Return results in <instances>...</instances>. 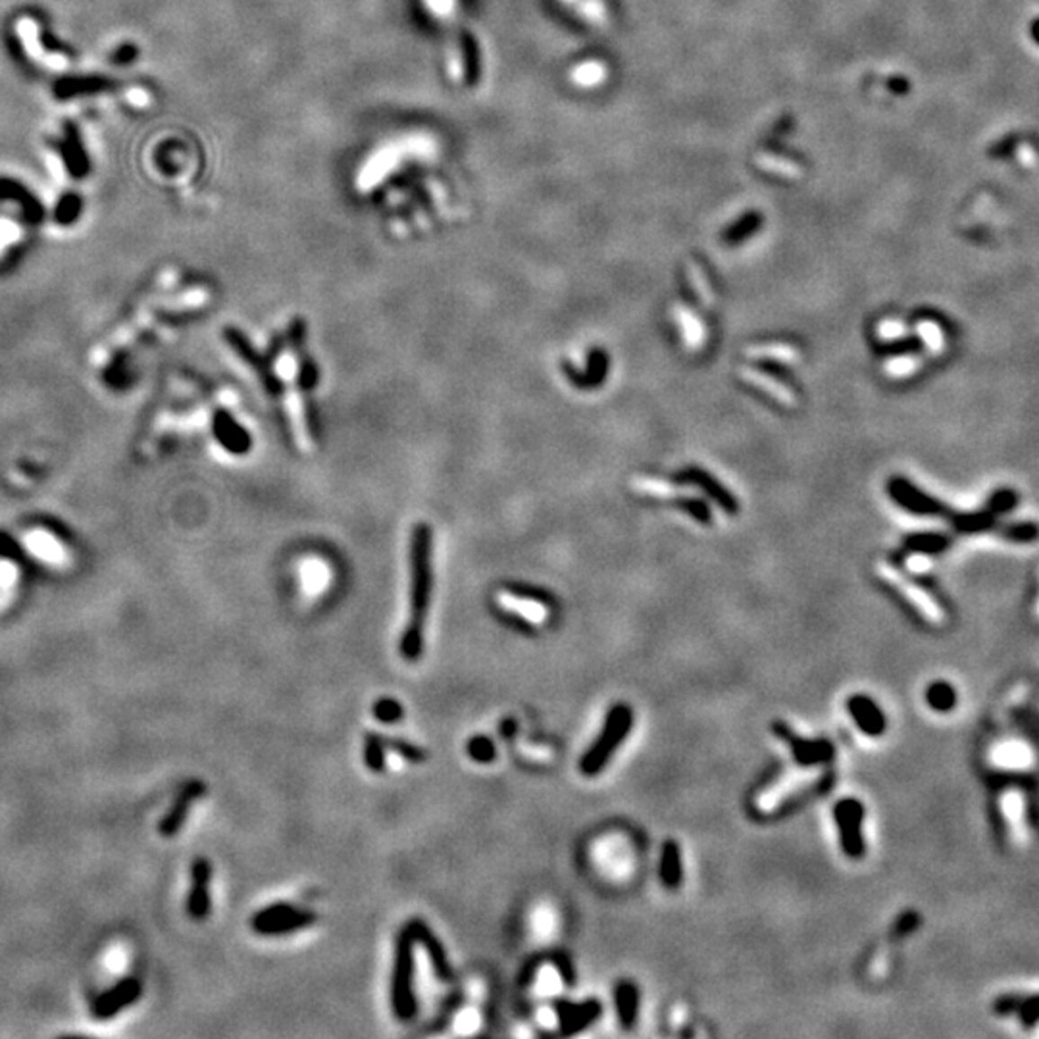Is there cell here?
<instances>
[{"label":"cell","mask_w":1039,"mask_h":1039,"mask_svg":"<svg viewBox=\"0 0 1039 1039\" xmlns=\"http://www.w3.org/2000/svg\"><path fill=\"white\" fill-rule=\"evenodd\" d=\"M431 593L430 568V531L426 526L414 529L413 541V591H410V618L401 639V654L408 662L420 661L423 653V622H426Z\"/></svg>","instance_id":"6da1fadb"},{"label":"cell","mask_w":1039,"mask_h":1039,"mask_svg":"<svg viewBox=\"0 0 1039 1039\" xmlns=\"http://www.w3.org/2000/svg\"><path fill=\"white\" fill-rule=\"evenodd\" d=\"M416 939L410 932V928H403L395 939V959H393V974H391V1007L393 1015L410 1022L418 1013V997L414 990V976H416V956H414Z\"/></svg>","instance_id":"7a4b0ae2"},{"label":"cell","mask_w":1039,"mask_h":1039,"mask_svg":"<svg viewBox=\"0 0 1039 1039\" xmlns=\"http://www.w3.org/2000/svg\"><path fill=\"white\" fill-rule=\"evenodd\" d=\"M820 779H822V770L818 767L806 764L803 768H793L779 776L776 782L768 784L759 793L755 799L757 811L760 814H772L782 809L784 804L791 803L793 799L804 795V793L813 789Z\"/></svg>","instance_id":"3957f363"},{"label":"cell","mask_w":1039,"mask_h":1039,"mask_svg":"<svg viewBox=\"0 0 1039 1039\" xmlns=\"http://www.w3.org/2000/svg\"><path fill=\"white\" fill-rule=\"evenodd\" d=\"M632 722H634V716L627 706L618 705L610 710L603 732H600V735L597 737V742L591 745L590 750H587L582 762H580V768L585 776H595L607 767L608 759L612 757L614 750L618 749V745L624 742V737L627 735V732H630Z\"/></svg>","instance_id":"277c9868"},{"label":"cell","mask_w":1039,"mask_h":1039,"mask_svg":"<svg viewBox=\"0 0 1039 1039\" xmlns=\"http://www.w3.org/2000/svg\"><path fill=\"white\" fill-rule=\"evenodd\" d=\"M876 572H878V576H880L885 583H890L892 587H895V590H897L901 595H903V597L909 600V603H910L916 610H919L929 624L941 626L943 622H946V612H943V608L936 603V600H934L932 597H929V595L922 590V587H919L916 583H912L910 580L901 576V573H899L892 564H887V563H884V560H882V563L876 564Z\"/></svg>","instance_id":"5b68a950"},{"label":"cell","mask_w":1039,"mask_h":1039,"mask_svg":"<svg viewBox=\"0 0 1039 1039\" xmlns=\"http://www.w3.org/2000/svg\"><path fill=\"white\" fill-rule=\"evenodd\" d=\"M141 995H143L141 980L129 976L118 981L114 988L101 993L91 1005V1015L97 1020H111L116 1015H120L121 1010H126L139 1001Z\"/></svg>","instance_id":"8992f818"},{"label":"cell","mask_w":1039,"mask_h":1039,"mask_svg":"<svg viewBox=\"0 0 1039 1039\" xmlns=\"http://www.w3.org/2000/svg\"><path fill=\"white\" fill-rule=\"evenodd\" d=\"M22 545L27 555H31L33 558L52 568H67L72 563L70 551H67L66 545L49 529L43 528L27 529L22 536Z\"/></svg>","instance_id":"52a82bcc"},{"label":"cell","mask_w":1039,"mask_h":1039,"mask_svg":"<svg viewBox=\"0 0 1039 1039\" xmlns=\"http://www.w3.org/2000/svg\"><path fill=\"white\" fill-rule=\"evenodd\" d=\"M863 804L855 799H845L836 804V822L839 830V838L843 851L851 858L863 857L865 841H863Z\"/></svg>","instance_id":"ba28073f"},{"label":"cell","mask_w":1039,"mask_h":1039,"mask_svg":"<svg viewBox=\"0 0 1039 1039\" xmlns=\"http://www.w3.org/2000/svg\"><path fill=\"white\" fill-rule=\"evenodd\" d=\"M406 926L410 928V932H413L416 943H420L422 949L426 951L435 978L443 983L453 981L455 970H453V966H450L445 946L441 943V939L433 934V929L420 919L410 920Z\"/></svg>","instance_id":"9c48e42d"},{"label":"cell","mask_w":1039,"mask_h":1039,"mask_svg":"<svg viewBox=\"0 0 1039 1039\" xmlns=\"http://www.w3.org/2000/svg\"><path fill=\"white\" fill-rule=\"evenodd\" d=\"M210 880L212 865L209 858H197L191 866V892L187 897V912L195 922L209 919L212 901H210Z\"/></svg>","instance_id":"30bf717a"},{"label":"cell","mask_w":1039,"mask_h":1039,"mask_svg":"<svg viewBox=\"0 0 1039 1039\" xmlns=\"http://www.w3.org/2000/svg\"><path fill=\"white\" fill-rule=\"evenodd\" d=\"M204 791H207V786L199 779H191L187 782L182 791L177 793V797L172 804V809L168 811V814L160 820V826L158 831L162 833L164 838H173L177 831H180L185 824V820L191 813V806L197 799H200L204 795Z\"/></svg>","instance_id":"8fae6325"},{"label":"cell","mask_w":1039,"mask_h":1039,"mask_svg":"<svg viewBox=\"0 0 1039 1039\" xmlns=\"http://www.w3.org/2000/svg\"><path fill=\"white\" fill-rule=\"evenodd\" d=\"M555 1010H556L558 1024H560V1034L573 1035V1034L585 1030L591 1022H595L599 1018L600 1005L595 999L582 1003V1005L556 1001Z\"/></svg>","instance_id":"7c38bea8"},{"label":"cell","mask_w":1039,"mask_h":1039,"mask_svg":"<svg viewBox=\"0 0 1039 1039\" xmlns=\"http://www.w3.org/2000/svg\"><path fill=\"white\" fill-rule=\"evenodd\" d=\"M740 377L745 381V384L753 386V387L764 391L767 395H770L772 399L777 401L779 404L789 406V408H793V406L797 404L795 395H793V391H791L787 386L779 384L777 379H774V377H770V376H767V374H762V372L755 370V368L743 366L742 370H740Z\"/></svg>","instance_id":"4fadbf2b"},{"label":"cell","mask_w":1039,"mask_h":1039,"mask_svg":"<svg viewBox=\"0 0 1039 1039\" xmlns=\"http://www.w3.org/2000/svg\"><path fill=\"white\" fill-rule=\"evenodd\" d=\"M314 922H316V912L295 909V910H291V912H287V914L280 916V919H276V920L266 922V924H260V926H256V928H253V929H254L256 934H260V936H270V937H273V936H287V934L298 932V929L308 928V926H312Z\"/></svg>","instance_id":"5bb4252c"},{"label":"cell","mask_w":1039,"mask_h":1039,"mask_svg":"<svg viewBox=\"0 0 1039 1039\" xmlns=\"http://www.w3.org/2000/svg\"><path fill=\"white\" fill-rule=\"evenodd\" d=\"M849 713L853 716V720L857 722V726L863 730L865 733L870 735H880L885 728V720L882 710L872 703V699L863 695H855L849 699Z\"/></svg>","instance_id":"9a60e30c"},{"label":"cell","mask_w":1039,"mask_h":1039,"mask_svg":"<svg viewBox=\"0 0 1039 1039\" xmlns=\"http://www.w3.org/2000/svg\"><path fill=\"white\" fill-rule=\"evenodd\" d=\"M776 733L779 737H784V740L789 742L793 753H795L799 762L804 764H814V762H826L831 755H833V749L828 743H814V742H804L801 737L793 735L789 728L786 726H776Z\"/></svg>","instance_id":"2e32d148"},{"label":"cell","mask_w":1039,"mask_h":1039,"mask_svg":"<svg viewBox=\"0 0 1039 1039\" xmlns=\"http://www.w3.org/2000/svg\"><path fill=\"white\" fill-rule=\"evenodd\" d=\"M755 166L759 170H762L764 173H772V175L784 177V180H791V182H797L804 175V168L801 166V164L779 156V155H774V153H767V150H762V153H759L755 156Z\"/></svg>","instance_id":"e0dca14e"},{"label":"cell","mask_w":1039,"mask_h":1039,"mask_svg":"<svg viewBox=\"0 0 1039 1039\" xmlns=\"http://www.w3.org/2000/svg\"><path fill=\"white\" fill-rule=\"evenodd\" d=\"M630 487L641 495H649L654 499H681V497L695 495L693 489L678 487V485H672L668 482L656 480V477H634V480L630 482Z\"/></svg>","instance_id":"ac0fdd59"},{"label":"cell","mask_w":1039,"mask_h":1039,"mask_svg":"<svg viewBox=\"0 0 1039 1039\" xmlns=\"http://www.w3.org/2000/svg\"><path fill=\"white\" fill-rule=\"evenodd\" d=\"M672 312H674L676 322H678L679 327H681V335H683V341H686L688 349H689V351H699V349L705 345V339H706V333H705V327H703L701 320L695 316L693 310H689L688 306H683V305L674 306Z\"/></svg>","instance_id":"d6986e66"},{"label":"cell","mask_w":1039,"mask_h":1039,"mask_svg":"<svg viewBox=\"0 0 1039 1039\" xmlns=\"http://www.w3.org/2000/svg\"><path fill=\"white\" fill-rule=\"evenodd\" d=\"M993 760L1005 768H1026L1034 760V753L1028 745L1010 742L993 750Z\"/></svg>","instance_id":"ffe728a7"},{"label":"cell","mask_w":1039,"mask_h":1039,"mask_svg":"<svg viewBox=\"0 0 1039 1039\" xmlns=\"http://www.w3.org/2000/svg\"><path fill=\"white\" fill-rule=\"evenodd\" d=\"M749 359L755 360H776L782 364H797L801 360V352L793 349L791 345L784 343H767V345H750L745 349Z\"/></svg>","instance_id":"44dd1931"},{"label":"cell","mask_w":1039,"mask_h":1039,"mask_svg":"<svg viewBox=\"0 0 1039 1039\" xmlns=\"http://www.w3.org/2000/svg\"><path fill=\"white\" fill-rule=\"evenodd\" d=\"M661 878L666 887L674 890L681 882V855L676 841H666L661 858Z\"/></svg>","instance_id":"7402d4cb"},{"label":"cell","mask_w":1039,"mask_h":1039,"mask_svg":"<svg viewBox=\"0 0 1039 1039\" xmlns=\"http://www.w3.org/2000/svg\"><path fill=\"white\" fill-rule=\"evenodd\" d=\"M637 1005H639V995L634 983H627L622 981L620 986L617 988V1007H618V1018L622 1022L624 1028H632L635 1017H637Z\"/></svg>","instance_id":"603a6c76"},{"label":"cell","mask_w":1039,"mask_h":1039,"mask_svg":"<svg viewBox=\"0 0 1039 1039\" xmlns=\"http://www.w3.org/2000/svg\"><path fill=\"white\" fill-rule=\"evenodd\" d=\"M1003 813L1015 836L1022 841L1026 838V820H1024V801L1020 791H1007L1003 795Z\"/></svg>","instance_id":"cb8c5ba5"},{"label":"cell","mask_w":1039,"mask_h":1039,"mask_svg":"<svg viewBox=\"0 0 1039 1039\" xmlns=\"http://www.w3.org/2000/svg\"><path fill=\"white\" fill-rule=\"evenodd\" d=\"M607 77H608V67L605 62H600V60H587V62L573 67V72H572L573 84H576L578 87H587V89L603 84Z\"/></svg>","instance_id":"d4e9b609"},{"label":"cell","mask_w":1039,"mask_h":1039,"mask_svg":"<svg viewBox=\"0 0 1039 1039\" xmlns=\"http://www.w3.org/2000/svg\"><path fill=\"white\" fill-rule=\"evenodd\" d=\"M386 753H387L386 737H381L379 733H374V732L366 733V737H364V762H366V767L376 774L384 772L387 767Z\"/></svg>","instance_id":"484cf974"},{"label":"cell","mask_w":1039,"mask_h":1039,"mask_svg":"<svg viewBox=\"0 0 1039 1039\" xmlns=\"http://www.w3.org/2000/svg\"><path fill=\"white\" fill-rule=\"evenodd\" d=\"M686 271H688V280H689V283H691V289H693V293L697 295V298L701 300V305H703L705 308L713 306V305H715V293H713V289H710V283H708V280H706V276H705L703 268H701L699 264H697L695 260H689Z\"/></svg>","instance_id":"4316f807"},{"label":"cell","mask_w":1039,"mask_h":1039,"mask_svg":"<svg viewBox=\"0 0 1039 1039\" xmlns=\"http://www.w3.org/2000/svg\"><path fill=\"white\" fill-rule=\"evenodd\" d=\"M386 747L387 750H393L395 755H399L410 764H422L428 759L426 750L413 742L403 740V737H386Z\"/></svg>","instance_id":"83f0119b"},{"label":"cell","mask_w":1039,"mask_h":1039,"mask_svg":"<svg viewBox=\"0 0 1039 1039\" xmlns=\"http://www.w3.org/2000/svg\"><path fill=\"white\" fill-rule=\"evenodd\" d=\"M916 332H919L920 339L926 343L928 351L932 354H939L946 349V339H943V332L941 327L932 322V320H922L916 324Z\"/></svg>","instance_id":"f1b7e54d"},{"label":"cell","mask_w":1039,"mask_h":1039,"mask_svg":"<svg viewBox=\"0 0 1039 1039\" xmlns=\"http://www.w3.org/2000/svg\"><path fill=\"white\" fill-rule=\"evenodd\" d=\"M468 755L480 764H489L497 759V747L487 735H475L468 742Z\"/></svg>","instance_id":"f546056e"},{"label":"cell","mask_w":1039,"mask_h":1039,"mask_svg":"<svg viewBox=\"0 0 1039 1039\" xmlns=\"http://www.w3.org/2000/svg\"><path fill=\"white\" fill-rule=\"evenodd\" d=\"M372 710H374V716L381 724H396V722H401L404 716L403 705L396 699H393V697H381V699L376 701Z\"/></svg>","instance_id":"4dcf8cb0"},{"label":"cell","mask_w":1039,"mask_h":1039,"mask_svg":"<svg viewBox=\"0 0 1039 1039\" xmlns=\"http://www.w3.org/2000/svg\"><path fill=\"white\" fill-rule=\"evenodd\" d=\"M920 366H922V360L919 357H899V359L887 360L884 364V372L890 377H905V376L914 374Z\"/></svg>","instance_id":"1f68e13d"},{"label":"cell","mask_w":1039,"mask_h":1039,"mask_svg":"<svg viewBox=\"0 0 1039 1039\" xmlns=\"http://www.w3.org/2000/svg\"><path fill=\"white\" fill-rule=\"evenodd\" d=\"M907 325L899 320H884L876 325V337L882 341H897L907 337Z\"/></svg>","instance_id":"d6a6232c"},{"label":"cell","mask_w":1039,"mask_h":1039,"mask_svg":"<svg viewBox=\"0 0 1039 1039\" xmlns=\"http://www.w3.org/2000/svg\"><path fill=\"white\" fill-rule=\"evenodd\" d=\"M580 13L593 23H603L607 20V6L603 0H583L580 6Z\"/></svg>","instance_id":"836d02e7"},{"label":"cell","mask_w":1039,"mask_h":1039,"mask_svg":"<svg viewBox=\"0 0 1039 1039\" xmlns=\"http://www.w3.org/2000/svg\"><path fill=\"white\" fill-rule=\"evenodd\" d=\"M953 699V693L951 689L946 686V683H936V686L929 689V703L937 708H946L951 705Z\"/></svg>","instance_id":"e575fe53"},{"label":"cell","mask_w":1039,"mask_h":1039,"mask_svg":"<svg viewBox=\"0 0 1039 1039\" xmlns=\"http://www.w3.org/2000/svg\"><path fill=\"white\" fill-rule=\"evenodd\" d=\"M555 964H556V968H558L560 978H563L566 983H573V972H572V966H570L568 959H564V956L558 955V956H555Z\"/></svg>","instance_id":"d590c367"},{"label":"cell","mask_w":1039,"mask_h":1039,"mask_svg":"<svg viewBox=\"0 0 1039 1039\" xmlns=\"http://www.w3.org/2000/svg\"><path fill=\"white\" fill-rule=\"evenodd\" d=\"M907 566H909L912 572H924V570L929 568V558H926V556H922V555H914V556L907 558Z\"/></svg>","instance_id":"8d00e7d4"},{"label":"cell","mask_w":1039,"mask_h":1039,"mask_svg":"<svg viewBox=\"0 0 1039 1039\" xmlns=\"http://www.w3.org/2000/svg\"><path fill=\"white\" fill-rule=\"evenodd\" d=\"M564 3H576V0H564Z\"/></svg>","instance_id":"74e56055"},{"label":"cell","mask_w":1039,"mask_h":1039,"mask_svg":"<svg viewBox=\"0 0 1039 1039\" xmlns=\"http://www.w3.org/2000/svg\"><path fill=\"white\" fill-rule=\"evenodd\" d=\"M1037 614H1039V600H1037Z\"/></svg>","instance_id":"f35d334b"}]
</instances>
